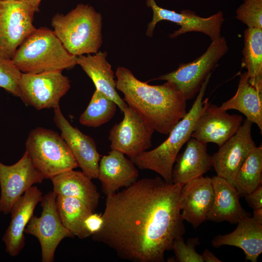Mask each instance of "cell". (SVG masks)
Returning <instances> with one entry per match:
<instances>
[{"label":"cell","instance_id":"30bf717a","mask_svg":"<svg viewBox=\"0 0 262 262\" xmlns=\"http://www.w3.org/2000/svg\"><path fill=\"white\" fill-rule=\"evenodd\" d=\"M70 88V81L61 71L22 73L20 98L37 110L59 106L61 98Z\"/></svg>","mask_w":262,"mask_h":262},{"label":"cell","instance_id":"8fae6325","mask_svg":"<svg viewBox=\"0 0 262 262\" xmlns=\"http://www.w3.org/2000/svg\"><path fill=\"white\" fill-rule=\"evenodd\" d=\"M147 7L153 12L151 22L148 24L146 35L151 37L156 25L162 20H167L176 23L180 26V29L169 35L174 38L191 32L202 33L209 36L212 41L221 36L222 25L225 19L221 11L208 17H202L189 10H184L180 13L160 7L155 0H146Z\"/></svg>","mask_w":262,"mask_h":262},{"label":"cell","instance_id":"9a60e30c","mask_svg":"<svg viewBox=\"0 0 262 262\" xmlns=\"http://www.w3.org/2000/svg\"><path fill=\"white\" fill-rule=\"evenodd\" d=\"M242 121V116L230 115L206 98L191 137L205 144L215 143L219 147L236 133Z\"/></svg>","mask_w":262,"mask_h":262},{"label":"cell","instance_id":"484cf974","mask_svg":"<svg viewBox=\"0 0 262 262\" xmlns=\"http://www.w3.org/2000/svg\"><path fill=\"white\" fill-rule=\"evenodd\" d=\"M242 66L249 83L262 92V29L247 28L244 33Z\"/></svg>","mask_w":262,"mask_h":262},{"label":"cell","instance_id":"f1b7e54d","mask_svg":"<svg viewBox=\"0 0 262 262\" xmlns=\"http://www.w3.org/2000/svg\"><path fill=\"white\" fill-rule=\"evenodd\" d=\"M117 106L115 102L96 89L86 109L80 115L79 122L88 127L101 126L114 117Z\"/></svg>","mask_w":262,"mask_h":262},{"label":"cell","instance_id":"5bb4252c","mask_svg":"<svg viewBox=\"0 0 262 262\" xmlns=\"http://www.w3.org/2000/svg\"><path fill=\"white\" fill-rule=\"evenodd\" d=\"M252 123L246 119L236 133L212 156L217 176L234 187L236 175L250 152L256 146L251 135Z\"/></svg>","mask_w":262,"mask_h":262},{"label":"cell","instance_id":"1f68e13d","mask_svg":"<svg viewBox=\"0 0 262 262\" xmlns=\"http://www.w3.org/2000/svg\"><path fill=\"white\" fill-rule=\"evenodd\" d=\"M243 0L236 10V18L248 28L262 29V0Z\"/></svg>","mask_w":262,"mask_h":262},{"label":"cell","instance_id":"4dcf8cb0","mask_svg":"<svg viewBox=\"0 0 262 262\" xmlns=\"http://www.w3.org/2000/svg\"><path fill=\"white\" fill-rule=\"evenodd\" d=\"M199 244V238H189L184 242L182 235L177 236L174 240L172 249L175 255V262H204L202 255L198 254L196 247Z\"/></svg>","mask_w":262,"mask_h":262},{"label":"cell","instance_id":"d590c367","mask_svg":"<svg viewBox=\"0 0 262 262\" xmlns=\"http://www.w3.org/2000/svg\"><path fill=\"white\" fill-rule=\"evenodd\" d=\"M29 4L34 8L36 12L40 10V5L42 0H17Z\"/></svg>","mask_w":262,"mask_h":262},{"label":"cell","instance_id":"7a4b0ae2","mask_svg":"<svg viewBox=\"0 0 262 262\" xmlns=\"http://www.w3.org/2000/svg\"><path fill=\"white\" fill-rule=\"evenodd\" d=\"M115 76L116 88L123 94V100L154 131L168 134L186 114V100L173 83L149 85L123 66L117 68Z\"/></svg>","mask_w":262,"mask_h":262},{"label":"cell","instance_id":"8d00e7d4","mask_svg":"<svg viewBox=\"0 0 262 262\" xmlns=\"http://www.w3.org/2000/svg\"><path fill=\"white\" fill-rule=\"evenodd\" d=\"M252 217L257 222L262 224V208L253 210Z\"/></svg>","mask_w":262,"mask_h":262},{"label":"cell","instance_id":"44dd1931","mask_svg":"<svg viewBox=\"0 0 262 262\" xmlns=\"http://www.w3.org/2000/svg\"><path fill=\"white\" fill-rule=\"evenodd\" d=\"M232 232L214 237L211 241L213 246L218 248L223 246H231L242 249L246 260L257 262L262 252V224L253 217L245 216L237 223Z\"/></svg>","mask_w":262,"mask_h":262},{"label":"cell","instance_id":"ba28073f","mask_svg":"<svg viewBox=\"0 0 262 262\" xmlns=\"http://www.w3.org/2000/svg\"><path fill=\"white\" fill-rule=\"evenodd\" d=\"M33 8L17 0H0V56L12 59L22 42L36 28Z\"/></svg>","mask_w":262,"mask_h":262},{"label":"cell","instance_id":"ac0fdd59","mask_svg":"<svg viewBox=\"0 0 262 262\" xmlns=\"http://www.w3.org/2000/svg\"><path fill=\"white\" fill-rule=\"evenodd\" d=\"M213 198L212 178L201 176L186 182L182 187L180 198L181 214L184 221L196 229L207 220Z\"/></svg>","mask_w":262,"mask_h":262},{"label":"cell","instance_id":"cb8c5ba5","mask_svg":"<svg viewBox=\"0 0 262 262\" xmlns=\"http://www.w3.org/2000/svg\"><path fill=\"white\" fill-rule=\"evenodd\" d=\"M50 180L53 191L57 196L77 198L93 212L97 208L100 195L92 179L82 171L69 170L54 176Z\"/></svg>","mask_w":262,"mask_h":262},{"label":"cell","instance_id":"8992f818","mask_svg":"<svg viewBox=\"0 0 262 262\" xmlns=\"http://www.w3.org/2000/svg\"><path fill=\"white\" fill-rule=\"evenodd\" d=\"M25 146L33 164L45 179L78 167L66 142L53 130L35 128L30 132Z\"/></svg>","mask_w":262,"mask_h":262},{"label":"cell","instance_id":"d6a6232c","mask_svg":"<svg viewBox=\"0 0 262 262\" xmlns=\"http://www.w3.org/2000/svg\"><path fill=\"white\" fill-rule=\"evenodd\" d=\"M103 222L102 214L93 212L87 216L84 221V224L86 230L91 236L100 229Z\"/></svg>","mask_w":262,"mask_h":262},{"label":"cell","instance_id":"277c9868","mask_svg":"<svg viewBox=\"0 0 262 262\" xmlns=\"http://www.w3.org/2000/svg\"><path fill=\"white\" fill-rule=\"evenodd\" d=\"M53 31L73 55L97 53L102 44V17L91 5L79 3L66 14L51 18Z\"/></svg>","mask_w":262,"mask_h":262},{"label":"cell","instance_id":"d4e9b609","mask_svg":"<svg viewBox=\"0 0 262 262\" xmlns=\"http://www.w3.org/2000/svg\"><path fill=\"white\" fill-rule=\"evenodd\" d=\"M225 111L236 110L254 123L262 131V92L249 82L246 72L240 75L238 88L235 94L220 106Z\"/></svg>","mask_w":262,"mask_h":262},{"label":"cell","instance_id":"7c38bea8","mask_svg":"<svg viewBox=\"0 0 262 262\" xmlns=\"http://www.w3.org/2000/svg\"><path fill=\"white\" fill-rule=\"evenodd\" d=\"M123 113L122 120L111 129L108 139L111 150H118L131 159L151 147L154 131L131 107L128 106Z\"/></svg>","mask_w":262,"mask_h":262},{"label":"cell","instance_id":"6da1fadb","mask_svg":"<svg viewBox=\"0 0 262 262\" xmlns=\"http://www.w3.org/2000/svg\"><path fill=\"white\" fill-rule=\"evenodd\" d=\"M183 185L160 177L144 178L106 196L103 224L93 240L123 260L164 262L165 252L186 231L180 207Z\"/></svg>","mask_w":262,"mask_h":262},{"label":"cell","instance_id":"52a82bcc","mask_svg":"<svg viewBox=\"0 0 262 262\" xmlns=\"http://www.w3.org/2000/svg\"><path fill=\"white\" fill-rule=\"evenodd\" d=\"M229 50L226 38L221 35L212 41L204 53L194 61L180 64L175 70L153 80L170 82L183 94L187 100L198 93L207 77L217 66L219 61Z\"/></svg>","mask_w":262,"mask_h":262},{"label":"cell","instance_id":"e575fe53","mask_svg":"<svg viewBox=\"0 0 262 262\" xmlns=\"http://www.w3.org/2000/svg\"><path fill=\"white\" fill-rule=\"evenodd\" d=\"M204 262H221L222 261L216 257L213 253L208 249H206L202 254Z\"/></svg>","mask_w":262,"mask_h":262},{"label":"cell","instance_id":"2e32d148","mask_svg":"<svg viewBox=\"0 0 262 262\" xmlns=\"http://www.w3.org/2000/svg\"><path fill=\"white\" fill-rule=\"evenodd\" d=\"M53 121L82 172L91 179H98L100 155L94 139L72 126L60 106L54 109Z\"/></svg>","mask_w":262,"mask_h":262},{"label":"cell","instance_id":"836d02e7","mask_svg":"<svg viewBox=\"0 0 262 262\" xmlns=\"http://www.w3.org/2000/svg\"><path fill=\"white\" fill-rule=\"evenodd\" d=\"M245 197L248 206L253 210L262 208V185H260L255 190L246 195Z\"/></svg>","mask_w":262,"mask_h":262},{"label":"cell","instance_id":"ffe728a7","mask_svg":"<svg viewBox=\"0 0 262 262\" xmlns=\"http://www.w3.org/2000/svg\"><path fill=\"white\" fill-rule=\"evenodd\" d=\"M182 152L178 154L172 169V182L185 184L203 176L213 167L207 144L191 137Z\"/></svg>","mask_w":262,"mask_h":262},{"label":"cell","instance_id":"9c48e42d","mask_svg":"<svg viewBox=\"0 0 262 262\" xmlns=\"http://www.w3.org/2000/svg\"><path fill=\"white\" fill-rule=\"evenodd\" d=\"M56 197L57 195L53 191L43 196L41 215H33L24 230V233L38 240L42 262H53L60 243L66 238L75 237L61 222L57 209Z\"/></svg>","mask_w":262,"mask_h":262},{"label":"cell","instance_id":"f546056e","mask_svg":"<svg viewBox=\"0 0 262 262\" xmlns=\"http://www.w3.org/2000/svg\"><path fill=\"white\" fill-rule=\"evenodd\" d=\"M22 72L12 59L0 56V87L20 98L19 82Z\"/></svg>","mask_w":262,"mask_h":262},{"label":"cell","instance_id":"3957f363","mask_svg":"<svg viewBox=\"0 0 262 262\" xmlns=\"http://www.w3.org/2000/svg\"><path fill=\"white\" fill-rule=\"evenodd\" d=\"M23 73L62 71L77 65V56L69 53L53 30L36 29L18 47L12 59Z\"/></svg>","mask_w":262,"mask_h":262},{"label":"cell","instance_id":"603a6c76","mask_svg":"<svg viewBox=\"0 0 262 262\" xmlns=\"http://www.w3.org/2000/svg\"><path fill=\"white\" fill-rule=\"evenodd\" d=\"M107 56L106 51L80 55L77 56V65L92 80L96 89L115 102L123 112L128 106L116 91L114 73L106 60Z\"/></svg>","mask_w":262,"mask_h":262},{"label":"cell","instance_id":"d6986e66","mask_svg":"<svg viewBox=\"0 0 262 262\" xmlns=\"http://www.w3.org/2000/svg\"><path fill=\"white\" fill-rule=\"evenodd\" d=\"M124 155L118 150H111L100 159L98 179L106 196L127 187L138 180V170Z\"/></svg>","mask_w":262,"mask_h":262},{"label":"cell","instance_id":"83f0119b","mask_svg":"<svg viewBox=\"0 0 262 262\" xmlns=\"http://www.w3.org/2000/svg\"><path fill=\"white\" fill-rule=\"evenodd\" d=\"M262 146H256L249 153L239 169L234 187L240 197L255 190L262 184Z\"/></svg>","mask_w":262,"mask_h":262},{"label":"cell","instance_id":"7402d4cb","mask_svg":"<svg viewBox=\"0 0 262 262\" xmlns=\"http://www.w3.org/2000/svg\"><path fill=\"white\" fill-rule=\"evenodd\" d=\"M212 179L214 198L207 220L217 223L227 221L235 224L243 217L251 216L250 213L242 207L240 196L234 187L217 176Z\"/></svg>","mask_w":262,"mask_h":262},{"label":"cell","instance_id":"e0dca14e","mask_svg":"<svg viewBox=\"0 0 262 262\" xmlns=\"http://www.w3.org/2000/svg\"><path fill=\"white\" fill-rule=\"evenodd\" d=\"M42 192L33 186L16 201L10 213L11 221L2 238L5 252L12 257L18 255L25 244V229L37 204L41 202Z\"/></svg>","mask_w":262,"mask_h":262},{"label":"cell","instance_id":"5b68a950","mask_svg":"<svg viewBox=\"0 0 262 262\" xmlns=\"http://www.w3.org/2000/svg\"><path fill=\"white\" fill-rule=\"evenodd\" d=\"M211 74L201 85L190 110L173 128L167 138L157 147L145 151L131 159L138 168L153 171L167 182L172 183V169L183 146L191 137L195 126L203 108L204 96Z\"/></svg>","mask_w":262,"mask_h":262},{"label":"cell","instance_id":"4fadbf2b","mask_svg":"<svg viewBox=\"0 0 262 262\" xmlns=\"http://www.w3.org/2000/svg\"><path fill=\"white\" fill-rule=\"evenodd\" d=\"M44 177L34 167L27 151L15 164L8 165L0 161V212L10 213L16 201Z\"/></svg>","mask_w":262,"mask_h":262},{"label":"cell","instance_id":"4316f807","mask_svg":"<svg viewBox=\"0 0 262 262\" xmlns=\"http://www.w3.org/2000/svg\"><path fill=\"white\" fill-rule=\"evenodd\" d=\"M56 206L59 216L64 226L75 236L84 239L90 236L84 221L93 213L81 200L71 197L57 195Z\"/></svg>","mask_w":262,"mask_h":262}]
</instances>
